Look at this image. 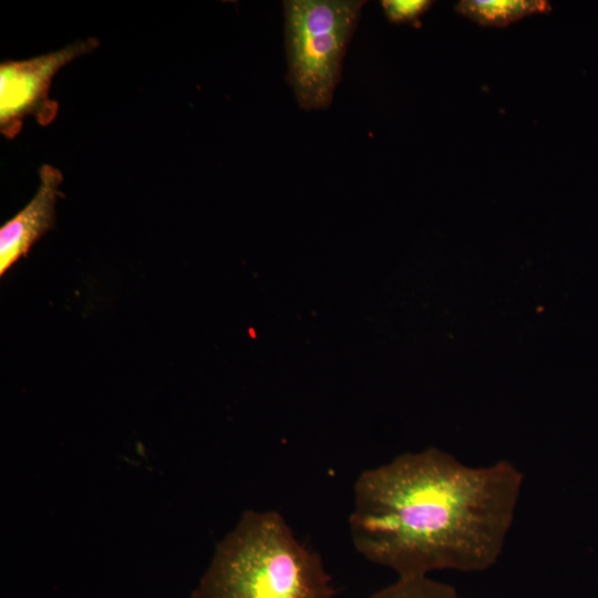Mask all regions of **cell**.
<instances>
[{
  "mask_svg": "<svg viewBox=\"0 0 598 598\" xmlns=\"http://www.w3.org/2000/svg\"><path fill=\"white\" fill-rule=\"evenodd\" d=\"M523 482L506 460L475 467L436 447L403 453L358 476L352 544L398 577L486 570L503 551Z\"/></svg>",
  "mask_w": 598,
  "mask_h": 598,
  "instance_id": "obj_1",
  "label": "cell"
},
{
  "mask_svg": "<svg viewBox=\"0 0 598 598\" xmlns=\"http://www.w3.org/2000/svg\"><path fill=\"white\" fill-rule=\"evenodd\" d=\"M190 598H336L320 555L276 511H247L217 545Z\"/></svg>",
  "mask_w": 598,
  "mask_h": 598,
  "instance_id": "obj_2",
  "label": "cell"
},
{
  "mask_svg": "<svg viewBox=\"0 0 598 598\" xmlns=\"http://www.w3.org/2000/svg\"><path fill=\"white\" fill-rule=\"evenodd\" d=\"M361 0L283 1L287 80L305 111L332 102L349 41L358 25Z\"/></svg>",
  "mask_w": 598,
  "mask_h": 598,
  "instance_id": "obj_3",
  "label": "cell"
},
{
  "mask_svg": "<svg viewBox=\"0 0 598 598\" xmlns=\"http://www.w3.org/2000/svg\"><path fill=\"white\" fill-rule=\"evenodd\" d=\"M96 38L78 40L63 49L25 60H7L0 64V132L12 140L27 116L47 126L58 115L59 103L50 99L53 76L74 59L99 47Z\"/></svg>",
  "mask_w": 598,
  "mask_h": 598,
  "instance_id": "obj_4",
  "label": "cell"
},
{
  "mask_svg": "<svg viewBox=\"0 0 598 598\" xmlns=\"http://www.w3.org/2000/svg\"><path fill=\"white\" fill-rule=\"evenodd\" d=\"M39 187L31 200L0 227V276L27 256L55 219V203L63 182L61 171L50 164L39 169Z\"/></svg>",
  "mask_w": 598,
  "mask_h": 598,
  "instance_id": "obj_5",
  "label": "cell"
},
{
  "mask_svg": "<svg viewBox=\"0 0 598 598\" xmlns=\"http://www.w3.org/2000/svg\"><path fill=\"white\" fill-rule=\"evenodd\" d=\"M455 10L485 27H506L534 13H547L550 6L543 0H463Z\"/></svg>",
  "mask_w": 598,
  "mask_h": 598,
  "instance_id": "obj_6",
  "label": "cell"
},
{
  "mask_svg": "<svg viewBox=\"0 0 598 598\" xmlns=\"http://www.w3.org/2000/svg\"><path fill=\"white\" fill-rule=\"evenodd\" d=\"M369 598H460V596L452 585L423 576L398 577L394 582Z\"/></svg>",
  "mask_w": 598,
  "mask_h": 598,
  "instance_id": "obj_7",
  "label": "cell"
},
{
  "mask_svg": "<svg viewBox=\"0 0 598 598\" xmlns=\"http://www.w3.org/2000/svg\"><path fill=\"white\" fill-rule=\"evenodd\" d=\"M432 2L429 0H383L386 19L392 23H414L429 10Z\"/></svg>",
  "mask_w": 598,
  "mask_h": 598,
  "instance_id": "obj_8",
  "label": "cell"
}]
</instances>
